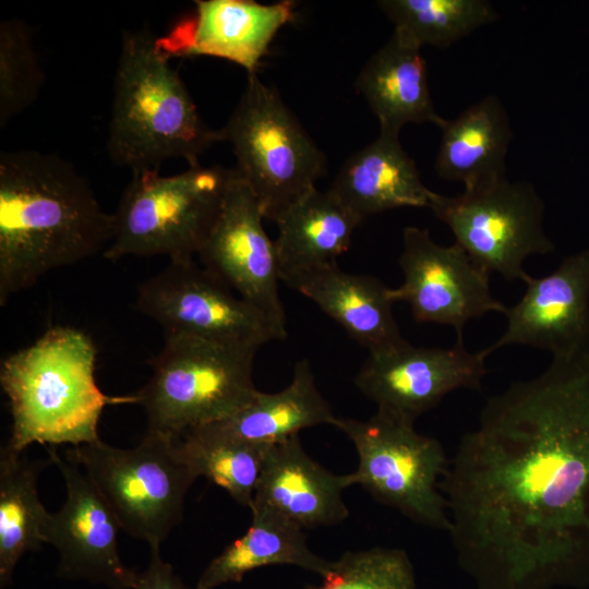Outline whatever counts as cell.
Segmentation results:
<instances>
[{
    "label": "cell",
    "instance_id": "19",
    "mask_svg": "<svg viewBox=\"0 0 589 589\" xmlns=\"http://www.w3.org/2000/svg\"><path fill=\"white\" fill-rule=\"evenodd\" d=\"M314 302L369 353L404 345L393 313L389 287L380 279L342 271L337 263L284 280Z\"/></svg>",
    "mask_w": 589,
    "mask_h": 589
},
{
    "label": "cell",
    "instance_id": "15",
    "mask_svg": "<svg viewBox=\"0 0 589 589\" xmlns=\"http://www.w3.org/2000/svg\"><path fill=\"white\" fill-rule=\"evenodd\" d=\"M49 460L60 470L67 496L62 507L49 516L46 543L59 554L58 575L84 579L111 589H132L135 572L119 554L121 527L106 501L83 469L48 448Z\"/></svg>",
    "mask_w": 589,
    "mask_h": 589
},
{
    "label": "cell",
    "instance_id": "22",
    "mask_svg": "<svg viewBox=\"0 0 589 589\" xmlns=\"http://www.w3.org/2000/svg\"><path fill=\"white\" fill-rule=\"evenodd\" d=\"M362 220L329 190L312 189L275 221L280 279L337 263Z\"/></svg>",
    "mask_w": 589,
    "mask_h": 589
},
{
    "label": "cell",
    "instance_id": "24",
    "mask_svg": "<svg viewBox=\"0 0 589 589\" xmlns=\"http://www.w3.org/2000/svg\"><path fill=\"white\" fill-rule=\"evenodd\" d=\"M250 510L252 521L248 530L211 561L195 589L240 582L247 573L277 564L294 565L323 578L328 575L334 562L310 550L301 527L267 507L253 505Z\"/></svg>",
    "mask_w": 589,
    "mask_h": 589
},
{
    "label": "cell",
    "instance_id": "9",
    "mask_svg": "<svg viewBox=\"0 0 589 589\" xmlns=\"http://www.w3.org/2000/svg\"><path fill=\"white\" fill-rule=\"evenodd\" d=\"M332 425L351 440L358 454L357 469L345 474L348 488L359 484L413 522L450 531L440 489L449 458L438 440L378 411L368 420L336 417Z\"/></svg>",
    "mask_w": 589,
    "mask_h": 589
},
{
    "label": "cell",
    "instance_id": "3",
    "mask_svg": "<svg viewBox=\"0 0 589 589\" xmlns=\"http://www.w3.org/2000/svg\"><path fill=\"white\" fill-rule=\"evenodd\" d=\"M96 348L82 330L55 326L1 363L0 384L12 416L5 445L79 446L96 442L105 407L136 404V395L109 396L95 380Z\"/></svg>",
    "mask_w": 589,
    "mask_h": 589
},
{
    "label": "cell",
    "instance_id": "12",
    "mask_svg": "<svg viewBox=\"0 0 589 589\" xmlns=\"http://www.w3.org/2000/svg\"><path fill=\"white\" fill-rule=\"evenodd\" d=\"M399 266L404 281L389 289L393 302L407 303L419 323L453 327L456 338H464L469 321L507 309L493 297L490 274L457 243H436L428 229H404Z\"/></svg>",
    "mask_w": 589,
    "mask_h": 589
},
{
    "label": "cell",
    "instance_id": "17",
    "mask_svg": "<svg viewBox=\"0 0 589 589\" xmlns=\"http://www.w3.org/2000/svg\"><path fill=\"white\" fill-rule=\"evenodd\" d=\"M296 3L263 4L252 0H197L193 14L178 21L164 36L160 49L171 58L209 56L257 74L278 31L292 22Z\"/></svg>",
    "mask_w": 589,
    "mask_h": 589
},
{
    "label": "cell",
    "instance_id": "2",
    "mask_svg": "<svg viewBox=\"0 0 589 589\" xmlns=\"http://www.w3.org/2000/svg\"><path fill=\"white\" fill-rule=\"evenodd\" d=\"M112 226L71 163L38 151L2 152L0 304L47 273L105 251Z\"/></svg>",
    "mask_w": 589,
    "mask_h": 589
},
{
    "label": "cell",
    "instance_id": "28",
    "mask_svg": "<svg viewBox=\"0 0 589 589\" xmlns=\"http://www.w3.org/2000/svg\"><path fill=\"white\" fill-rule=\"evenodd\" d=\"M377 4L395 28L421 47L447 48L498 19L484 0H381Z\"/></svg>",
    "mask_w": 589,
    "mask_h": 589
},
{
    "label": "cell",
    "instance_id": "7",
    "mask_svg": "<svg viewBox=\"0 0 589 589\" xmlns=\"http://www.w3.org/2000/svg\"><path fill=\"white\" fill-rule=\"evenodd\" d=\"M219 141L228 142L236 169L255 194L264 218L276 221L325 172L326 158L278 92L248 74L245 88Z\"/></svg>",
    "mask_w": 589,
    "mask_h": 589
},
{
    "label": "cell",
    "instance_id": "27",
    "mask_svg": "<svg viewBox=\"0 0 589 589\" xmlns=\"http://www.w3.org/2000/svg\"><path fill=\"white\" fill-rule=\"evenodd\" d=\"M178 446L197 478L204 476L250 508L271 445L242 441L211 423L187 432Z\"/></svg>",
    "mask_w": 589,
    "mask_h": 589
},
{
    "label": "cell",
    "instance_id": "11",
    "mask_svg": "<svg viewBox=\"0 0 589 589\" xmlns=\"http://www.w3.org/2000/svg\"><path fill=\"white\" fill-rule=\"evenodd\" d=\"M135 306L165 336L188 335L255 353L265 344L287 337L195 259L170 261L142 283Z\"/></svg>",
    "mask_w": 589,
    "mask_h": 589
},
{
    "label": "cell",
    "instance_id": "31",
    "mask_svg": "<svg viewBox=\"0 0 589 589\" xmlns=\"http://www.w3.org/2000/svg\"><path fill=\"white\" fill-rule=\"evenodd\" d=\"M151 549L147 568L135 572L132 589H190L160 555V546Z\"/></svg>",
    "mask_w": 589,
    "mask_h": 589
},
{
    "label": "cell",
    "instance_id": "16",
    "mask_svg": "<svg viewBox=\"0 0 589 589\" xmlns=\"http://www.w3.org/2000/svg\"><path fill=\"white\" fill-rule=\"evenodd\" d=\"M521 299L506 309L504 333L481 350L488 358L502 347L521 345L553 357L589 349V248L573 253L550 274L526 283Z\"/></svg>",
    "mask_w": 589,
    "mask_h": 589
},
{
    "label": "cell",
    "instance_id": "23",
    "mask_svg": "<svg viewBox=\"0 0 589 589\" xmlns=\"http://www.w3.org/2000/svg\"><path fill=\"white\" fill-rule=\"evenodd\" d=\"M512 139L505 108L495 95H489L442 128L435 171L465 189L505 177Z\"/></svg>",
    "mask_w": 589,
    "mask_h": 589
},
{
    "label": "cell",
    "instance_id": "10",
    "mask_svg": "<svg viewBox=\"0 0 589 589\" xmlns=\"http://www.w3.org/2000/svg\"><path fill=\"white\" fill-rule=\"evenodd\" d=\"M430 209L448 226L457 243L482 269L525 284V261L554 251L543 228L544 204L532 184L507 176L465 189L458 196L436 194Z\"/></svg>",
    "mask_w": 589,
    "mask_h": 589
},
{
    "label": "cell",
    "instance_id": "29",
    "mask_svg": "<svg viewBox=\"0 0 589 589\" xmlns=\"http://www.w3.org/2000/svg\"><path fill=\"white\" fill-rule=\"evenodd\" d=\"M44 72L28 25L19 19L0 23V128L38 97Z\"/></svg>",
    "mask_w": 589,
    "mask_h": 589
},
{
    "label": "cell",
    "instance_id": "18",
    "mask_svg": "<svg viewBox=\"0 0 589 589\" xmlns=\"http://www.w3.org/2000/svg\"><path fill=\"white\" fill-rule=\"evenodd\" d=\"M347 488L345 474L312 459L298 434L269 446L251 506L271 508L302 529L333 526L349 516Z\"/></svg>",
    "mask_w": 589,
    "mask_h": 589
},
{
    "label": "cell",
    "instance_id": "21",
    "mask_svg": "<svg viewBox=\"0 0 589 589\" xmlns=\"http://www.w3.org/2000/svg\"><path fill=\"white\" fill-rule=\"evenodd\" d=\"M328 190L361 220L394 208H430L437 194L422 183L399 134L385 132L344 163Z\"/></svg>",
    "mask_w": 589,
    "mask_h": 589
},
{
    "label": "cell",
    "instance_id": "5",
    "mask_svg": "<svg viewBox=\"0 0 589 589\" xmlns=\"http://www.w3.org/2000/svg\"><path fill=\"white\" fill-rule=\"evenodd\" d=\"M255 352L188 335H166L152 375L135 394L147 433L180 440L187 432L218 422L257 393Z\"/></svg>",
    "mask_w": 589,
    "mask_h": 589
},
{
    "label": "cell",
    "instance_id": "13",
    "mask_svg": "<svg viewBox=\"0 0 589 589\" xmlns=\"http://www.w3.org/2000/svg\"><path fill=\"white\" fill-rule=\"evenodd\" d=\"M264 219L252 189L232 168L219 214L196 257L287 334L277 251Z\"/></svg>",
    "mask_w": 589,
    "mask_h": 589
},
{
    "label": "cell",
    "instance_id": "6",
    "mask_svg": "<svg viewBox=\"0 0 589 589\" xmlns=\"http://www.w3.org/2000/svg\"><path fill=\"white\" fill-rule=\"evenodd\" d=\"M230 175L231 169L200 164L171 176L132 172L112 213V237L104 257L195 259L219 214Z\"/></svg>",
    "mask_w": 589,
    "mask_h": 589
},
{
    "label": "cell",
    "instance_id": "20",
    "mask_svg": "<svg viewBox=\"0 0 589 589\" xmlns=\"http://www.w3.org/2000/svg\"><path fill=\"white\" fill-rule=\"evenodd\" d=\"M421 46L405 32L394 28L390 38L362 68L357 89L380 122V132L399 134L407 123L447 120L433 105Z\"/></svg>",
    "mask_w": 589,
    "mask_h": 589
},
{
    "label": "cell",
    "instance_id": "8",
    "mask_svg": "<svg viewBox=\"0 0 589 589\" xmlns=\"http://www.w3.org/2000/svg\"><path fill=\"white\" fill-rule=\"evenodd\" d=\"M65 457L75 461L132 538L160 546L180 524L184 498L197 479L180 454L178 440L145 432L133 448L101 440L72 446Z\"/></svg>",
    "mask_w": 589,
    "mask_h": 589
},
{
    "label": "cell",
    "instance_id": "30",
    "mask_svg": "<svg viewBox=\"0 0 589 589\" xmlns=\"http://www.w3.org/2000/svg\"><path fill=\"white\" fill-rule=\"evenodd\" d=\"M323 579L315 589H417L412 564L401 549L347 552Z\"/></svg>",
    "mask_w": 589,
    "mask_h": 589
},
{
    "label": "cell",
    "instance_id": "26",
    "mask_svg": "<svg viewBox=\"0 0 589 589\" xmlns=\"http://www.w3.org/2000/svg\"><path fill=\"white\" fill-rule=\"evenodd\" d=\"M41 461H31L7 445L0 450V586L12 581L20 558L39 550L50 513L41 504L37 480Z\"/></svg>",
    "mask_w": 589,
    "mask_h": 589
},
{
    "label": "cell",
    "instance_id": "4",
    "mask_svg": "<svg viewBox=\"0 0 589 589\" xmlns=\"http://www.w3.org/2000/svg\"><path fill=\"white\" fill-rule=\"evenodd\" d=\"M218 142L157 37L146 28L125 31L108 124L111 160L132 172L159 170L170 158L194 166Z\"/></svg>",
    "mask_w": 589,
    "mask_h": 589
},
{
    "label": "cell",
    "instance_id": "25",
    "mask_svg": "<svg viewBox=\"0 0 589 589\" xmlns=\"http://www.w3.org/2000/svg\"><path fill=\"white\" fill-rule=\"evenodd\" d=\"M336 416L320 392L311 364L299 360L290 383L276 393L257 390L242 408L216 426L242 441L273 445L303 429L333 423Z\"/></svg>",
    "mask_w": 589,
    "mask_h": 589
},
{
    "label": "cell",
    "instance_id": "14",
    "mask_svg": "<svg viewBox=\"0 0 589 589\" xmlns=\"http://www.w3.org/2000/svg\"><path fill=\"white\" fill-rule=\"evenodd\" d=\"M481 350H467L464 338L450 347L413 346L369 353L354 377L376 411L414 423L449 393L480 389L486 374Z\"/></svg>",
    "mask_w": 589,
    "mask_h": 589
},
{
    "label": "cell",
    "instance_id": "1",
    "mask_svg": "<svg viewBox=\"0 0 589 589\" xmlns=\"http://www.w3.org/2000/svg\"><path fill=\"white\" fill-rule=\"evenodd\" d=\"M481 589H548L589 560V349L488 399L441 480Z\"/></svg>",
    "mask_w": 589,
    "mask_h": 589
}]
</instances>
